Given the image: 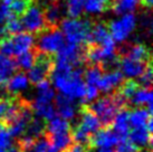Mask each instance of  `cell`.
I'll use <instances>...</instances> for the list:
<instances>
[{"instance_id":"14","label":"cell","mask_w":153,"mask_h":152,"mask_svg":"<svg viewBox=\"0 0 153 152\" xmlns=\"http://www.w3.org/2000/svg\"><path fill=\"white\" fill-rule=\"evenodd\" d=\"M91 39H92L91 45H96V46H107V45L115 44L110 31H108V28L103 22H97L96 25H94L92 27Z\"/></svg>"},{"instance_id":"49","label":"cell","mask_w":153,"mask_h":152,"mask_svg":"<svg viewBox=\"0 0 153 152\" xmlns=\"http://www.w3.org/2000/svg\"><path fill=\"white\" fill-rule=\"evenodd\" d=\"M0 25H1V24H0Z\"/></svg>"},{"instance_id":"22","label":"cell","mask_w":153,"mask_h":152,"mask_svg":"<svg viewBox=\"0 0 153 152\" xmlns=\"http://www.w3.org/2000/svg\"><path fill=\"white\" fill-rule=\"evenodd\" d=\"M37 95L35 97L36 102H44V103H53L55 100L56 93L51 89V83L47 80H44L42 82L37 83Z\"/></svg>"},{"instance_id":"38","label":"cell","mask_w":153,"mask_h":152,"mask_svg":"<svg viewBox=\"0 0 153 152\" xmlns=\"http://www.w3.org/2000/svg\"><path fill=\"white\" fill-rule=\"evenodd\" d=\"M13 136L9 134L7 129H0V152H8L11 145Z\"/></svg>"},{"instance_id":"6","label":"cell","mask_w":153,"mask_h":152,"mask_svg":"<svg viewBox=\"0 0 153 152\" xmlns=\"http://www.w3.org/2000/svg\"><path fill=\"white\" fill-rule=\"evenodd\" d=\"M22 28L29 34H40L49 28L45 20L44 10L38 4H29L22 18Z\"/></svg>"},{"instance_id":"23","label":"cell","mask_w":153,"mask_h":152,"mask_svg":"<svg viewBox=\"0 0 153 152\" xmlns=\"http://www.w3.org/2000/svg\"><path fill=\"white\" fill-rule=\"evenodd\" d=\"M125 56H128L140 62L151 63V51L143 44H136L128 47V49L125 51Z\"/></svg>"},{"instance_id":"47","label":"cell","mask_w":153,"mask_h":152,"mask_svg":"<svg viewBox=\"0 0 153 152\" xmlns=\"http://www.w3.org/2000/svg\"><path fill=\"white\" fill-rule=\"evenodd\" d=\"M8 152H20V151H19L18 147H11V148L8 150Z\"/></svg>"},{"instance_id":"7","label":"cell","mask_w":153,"mask_h":152,"mask_svg":"<svg viewBox=\"0 0 153 152\" xmlns=\"http://www.w3.org/2000/svg\"><path fill=\"white\" fill-rule=\"evenodd\" d=\"M136 27V18L133 13L122 15L120 19L111 21L108 25V31L114 42H123L128 39Z\"/></svg>"},{"instance_id":"12","label":"cell","mask_w":153,"mask_h":152,"mask_svg":"<svg viewBox=\"0 0 153 152\" xmlns=\"http://www.w3.org/2000/svg\"><path fill=\"white\" fill-rule=\"evenodd\" d=\"M122 83H123V74L117 69H115L102 74L98 83L96 84V87L103 93H110L115 89H117Z\"/></svg>"},{"instance_id":"21","label":"cell","mask_w":153,"mask_h":152,"mask_svg":"<svg viewBox=\"0 0 153 152\" xmlns=\"http://www.w3.org/2000/svg\"><path fill=\"white\" fill-rule=\"evenodd\" d=\"M31 110L39 118H44L49 121L54 118L57 115L56 109L53 103H44V102H36L34 101L31 104Z\"/></svg>"},{"instance_id":"37","label":"cell","mask_w":153,"mask_h":152,"mask_svg":"<svg viewBox=\"0 0 153 152\" xmlns=\"http://www.w3.org/2000/svg\"><path fill=\"white\" fill-rule=\"evenodd\" d=\"M29 4V0H13V2L9 4V8L13 16H20L25 13Z\"/></svg>"},{"instance_id":"31","label":"cell","mask_w":153,"mask_h":152,"mask_svg":"<svg viewBox=\"0 0 153 152\" xmlns=\"http://www.w3.org/2000/svg\"><path fill=\"white\" fill-rule=\"evenodd\" d=\"M139 89V84L136 83L135 80H133L130 78L126 82H123L122 84L119 86V92L116 93L119 94L121 97H123L125 101L128 102L131 100V97L133 96V94L135 93V91Z\"/></svg>"},{"instance_id":"8","label":"cell","mask_w":153,"mask_h":152,"mask_svg":"<svg viewBox=\"0 0 153 152\" xmlns=\"http://www.w3.org/2000/svg\"><path fill=\"white\" fill-rule=\"evenodd\" d=\"M54 66V59L51 55H46L43 53L36 54V60L33 67L28 69V80L29 83L37 84L44 80H47V77L51 75V72Z\"/></svg>"},{"instance_id":"40","label":"cell","mask_w":153,"mask_h":152,"mask_svg":"<svg viewBox=\"0 0 153 152\" xmlns=\"http://www.w3.org/2000/svg\"><path fill=\"white\" fill-rule=\"evenodd\" d=\"M140 80L137 84L142 85L143 87H150L152 84V67H151V64H150L148 67L144 69V72L142 73L140 76Z\"/></svg>"},{"instance_id":"20","label":"cell","mask_w":153,"mask_h":152,"mask_svg":"<svg viewBox=\"0 0 153 152\" xmlns=\"http://www.w3.org/2000/svg\"><path fill=\"white\" fill-rule=\"evenodd\" d=\"M63 13H64L63 7L59 4L55 2V0L49 4H47L46 9L44 10V16H45V20L49 28L56 27L62 21Z\"/></svg>"},{"instance_id":"41","label":"cell","mask_w":153,"mask_h":152,"mask_svg":"<svg viewBox=\"0 0 153 152\" xmlns=\"http://www.w3.org/2000/svg\"><path fill=\"white\" fill-rule=\"evenodd\" d=\"M100 91L95 85H86L85 95H84V101L85 102H93L98 97Z\"/></svg>"},{"instance_id":"25","label":"cell","mask_w":153,"mask_h":152,"mask_svg":"<svg viewBox=\"0 0 153 152\" xmlns=\"http://www.w3.org/2000/svg\"><path fill=\"white\" fill-rule=\"evenodd\" d=\"M71 132V124L67 120L63 118H57L55 116L48 121V124L46 125V131L45 134L53 135V134H59V133H66Z\"/></svg>"},{"instance_id":"27","label":"cell","mask_w":153,"mask_h":152,"mask_svg":"<svg viewBox=\"0 0 153 152\" xmlns=\"http://www.w3.org/2000/svg\"><path fill=\"white\" fill-rule=\"evenodd\" d=\"M140 4V0H112L111 9L115 15H125L134 11Z\"/></svg>"},{"instance_id":"9","label":"cell","mask_w":153,"mask_h":152,"mask_svg":"<svg viewBox=\"0 0 153 152\" xmlns=\"http://www.w3.org/2000/svg\"><path fill=\"white\" fill-rule=\"evenodd\" d=\"M84 60H85V56L81 46L68 44V45H64L63 48L57 53L54 63L63 64L72 68H76L81 67Z\"/></svg>"},{"instance_id":"33","label":"cell","mask_w":153,"mask_h":152,"mask_svg":"<svg viewBox=\"0 0 153 152\" xmlns=\"http://www.w3.org/2000/svg\"><path fill=\"white\" fill-rule=\"evenodd\" d=\"M103 74V67L100 65H92L85 72V80L87 85H95L98 83Z\"/></svg>"},{"instance_id":"34","label":"cell","mask_w":153,"mask_h":152,"mask_svg":"<svg viewBox=\"0 0 153 152\" xmlns=\"http://www.w3.org/2000/svg\"><path fill=\"white\" fill-rule=\"evenodd\" d=\"M35 60H36V54L34 51H29L18 56L16 64L24 71H28V69L33 67V65L35 64Z\"/></svg>"},{"instance_id":"2","label":"cell","mask_w":153,"mask_h":152,"mask_svg":"<svg viewBox=\"0 0 153 152\" xmlns=\"http://www.w3.org/2000/svg\"><path fill=\"white\" fill-rule=\"evenodd\" d=\"M62 33L67 39L68 44L73 45H85L86 47L92 44L91 33H92V22L88 19L79 18H66L60 21Z\"/></svg>"},{"instance_id":"46","label":"cell","mask_w":153,"mask_h":152,"mask_svg":"<svg viewBox=\"0 0 153 152\" xmlns=\"http://www.w3.org/2000/svg\"><path fill=\"white\" fill-rule=\"evenodd\" d=\"M13 1V0H0V4H7V6H9Z\"/></svg>"},{"instance_id":"45","label":"cell","mask_w":153,"mask_h":152,"mask_svg":"<svg viewBox=\"0 0 153 152\" xmlns=\"http://www.w3.org/2000/svg\"><path fill=\"white\" fill-rule=\"evenodd\" d=\"M94 152H114L112 151V149H106V148H96V150Z\"/></svg>"},{"instance_id":"13","label":"cell","mask_w":153,"mask_h":152,"mask_svg":"<svg viewBox=\"0 0 153 152\" xmlns=\"http://www.w3.org/2000/svg\"><path fill=\"white\" fill-rule=\"evenodd\" d=\"M55 109L60 118H65L67 121L73 120L76 116L77 107L75 102L62 94L55 96Z\"/></svg>"},{"instance_id":"4","label":"cell","mask_w":153,"mask_h":152,"mask_svg":"<svg viewBox=\"0 0 153 152\" xmlns=\"http://www.w3.org/2000/svg\"><path fill=\"white\" fill-rule=\"evenodd\" d=\"M79 113H81V120L76 127L73 130V133L71 135L73 141H75L76 143L88 147L91 136L97 130H100L102 124L95 113L87 105L82 106Z\"/></svg>"},{"instance_id":"5","label":"cell","mask_w":153,"mask_h":152,"mask_svg":"<svg viewBox=\"0 0 153 152\" xmlns=\"http://www.w3.org/2000/svg\"><path fill=\"white\" fill-rule=\"evenodd\" d=\"M65 45V38L63 33L55 27L47 28L40 33V36L37 42L39 53L46 55H54L63 48Z\"/></svg>"},{"instance_id":"48","label":"cell","mask_w":153,"mask_h":152,"mask_svg":"<svg viewBox=\"0 0 153 152\" xmlns=\"http://www.w3.org/2000/svg\"><path fill=\"white\" fill-rule=\"evenodd\" d=\"M140 152H150V150H142V151Z\"/></svg>"},{"instance_id":"28","label":"cell","mask_w":153,"mask_h":152,"mask_svg":"<svg viewBox=\"0 0 153 152\" xmlns=\"http://www.w3.org/2000/svg\"><path fill=\"white\" fill-rule=\"evenodd\" d=\"M17 67V64L15 60L0 54V84L4 83L10 76L13 75Z\"/></svg>"},{"instance_id":"10","label":"cell","mask_w":153,"mask_h":152,"mask_svg":"<svg viewBox=\"0 0 153 152\" xmlns=\"http://www.w3.org/2000/svg\"><path fill=\"white\" fill-rule=\"evenodd\" d=\"M122 140L113 129H110L108 127H105V129L97 130L95 134L91 136L88 147L89 149L93 148H106L111 149L115 147Z\"/></svg>"},{"instance_id":"17","label":"cell","mask_w":153,"mask_h":152,"mask_svg":"<svg viewBox=\"0 0 153 152\" xmlns=\"http://www.w3.org/2000/svg\"><path fill=\"white\" fill-rule=\"evenodd\" d=\"M49 142V152H63L72 144L73 139L69 132L47 135Z\"/></svg>"},{"instance_id":"39","label":"cell","mask_w":153,"mask_h":152,"mask_svg":"<svg viewBox=\"0 0 153 152\" xmlns=\"http://www.w3.org/2000/svg\"><path fill=\"white\" fill-rule=\"evenodd\" d=\"M115 147L116 149L114 152H136L137 150V147H135L130 140L126 139H122Z\"/></svg>"},{"instance_id":"32","label":"cell","mask_w":153,"mask_h":152,"mask_svg":"<svg viewBox=\"0 0 153 152\" xmlns=\"http://www.w3.org/2000/svg\"><path fill=\"white\" fill-rule=\"evenodd\" d=\"M19 149V148H18ZM20 152H49V142L47 136H40L36 139L31 144L24 149H19Z\"/></svg>"},{"instance_id":"44","label":"cell","mask_w":153,"mask_h":152,"mask_svg":"<svg viewBox=\"0 0 153 152\" xmlns=\"http://www.w3.org/2000/svg\"><path fill=\"white\" fill-rule=\"evenodd\" d=\"M140 4L144 7V8H148L150 9L152 7V4H153V0H140Z\"/></svg>"},{"instance_id":"11","label":"cell","mask_w":153,"mask_h":152,"mask_svg":"<svg viewBox=\"0 0 153 152\" xmlns=\"http://www.w3.org/2000/svg\"><path fill=\"white\" fill-rule=\"evenodd\" d=\"M119 65L121 67V73L123 76H126L128 78H135L144 72V69L149 66L151 63H144V62H140L133 59L128 56H122L119 58Z\"/></svg>"},{"instance_id":"1","label":"cell","mask_w":153,"mask_h":152,"mask_svg":"<svg viewBox=\"0 0 153 152\" xmlns=\"http://www.w3.org/2000/svg\"><path fill=\"white\" fill-rule=\"evenodd\" d=\"M53 85L62 95L73 101L84 100L86 84L83 80L81 67L72 68L67 65L54 63L51 72Z\"/></svg>"},{"instance_id":"35","label":"cell","mask_w":153,"mask_h":152,"mask_svg":"<svg viewBox=\"0 0 153 152\" xmlns=\"http://www.w3.org/2000/svg\"><path fill=\"white\" fill-rule=\"evenodd\" d=\"M84 1L85 0H68L66 11L69 18H78L84 11Z\"/></svg>"},{"instance_id":"18","label":"cell","mask_w":153,"mask_h":152,"mask_svg":"<svg viewBox=\"0 0 153 152\" xmlns=\"http://www.w3.org/2000/svg\"><path fill=\"white\" fill-rule=\"evenodd\" d=\"M6 82H7L6 83V89L10 94H13V95L25 91L29 86V80H28L27 75H25L24 73H18V74L11 75Z\"/></svg>"},{"instance_id":"3","label":"cell","mask_w":153,"mask_h":152,"mask_svg":"<svg viewBox=\"0 0 153 152\" xmlns=\"http://www.w3.org/2000/svg\"><path fill=\"white\" fill-rule=\"evenodd\" d=\"M126 103L128 102L123 97H121L117 93H114L110 96L97 98L88 107L95 113L102 125L110 127L113 122L115 114L121 109L126 107Z\"/></svg>"},{"instance_id":"16","label":"cell","mask_w":153,"mask_h":152,"mask_svg":"<svg viewBox=\"0 0 153 152\" xmlns=\"http://www.w3.org/2000/svg\"><path fill=\"white\" fill-rule=\"evenodd\" d=\"M128 115L130 112L126 110V107L121 109V110L115 114L113 122L111 125H113V130H114L117 134L122 138V139H126L130 132V121H128Z\"/></svg>"},{"instance_id":"26","label":"cell","mask_w":153,"mask_h":152,"mask_svg":"<svg viewBox=\"0 0 153 152\" xmlns=\"http://www.w3.org/2000/svg\"><path fill=\"white\" fill-rule=\"evenodd\" d=\"M130 103L132 105L136 106H144L148 105V109L152 110V92L150 87H143L137 89L135 93L130 100Z\"/></svg>"},{"instance_id":"15","label":"cell","mask_w":153,"mask_h":152,"mask_svg":"<svg viewBox=\"0 0 153 152\" xmlns=\"http://www.w3.org/2000/svg\"><path fill=\"white\" fill-rule=\"evenodd\" d=\"M11 44L13 48V55L19 56L20 54H24L26 51H31L34 47L35 38L31 34H25V33H19V34L10 36Z\"/></svg>"},{"instance_id":"24","label":"cell","mask_w":153,"mask_h":152,"mask_svg":"<svg viewBox=\"0 0 153 152\" xmlns=\"http://www.w3.org/2000/svg\"><path fill=\"white\" fill-rule=\"evenodd\" d=\"M151 111L150 109H136L133 112L130 113L128 115V121H130V125L133 127H146V124L149 122L150 118H152L151 115Z\"/></svg>"},{"instance_id":"36","label":"cell","mask_w":153,"mask_h":152,"mask_svg":"<svg viewBox=\"0 0 153 152\" xmlns=\"http://www.w3.org/2000/svg\"><path fill=\"white\" fill-rule=\"evenodd\" d=\"M4 22H6L4 29H6V31H7V34L16 35V34L22 33V30H24L22 25V21L19 20L18 18H16V16H13V17L8 18Z\"/></svg>"},{"instance_id":"30","label":"cell","mask_w":153,"mask_h":152,"mask_svg":"<svg viewBox=\"0 0 153 152\" xmlns=\"http://www.w3.org/2000/svg\"><path fill=\"white\" fill-rule=\"evenodd\" d=\"M110 7V0H85L84 10L91 15H100Z\"/></svg>"},{"instance_id":"19","label":"cell","mask_w":153,"mask_h":152,"mask_svg":"<svg viewBox=\"0 0 153 152\" xmlns=\"http://www.w3.org/2000/svg\"><path fill=\"white\" fill-rule=\"evenodd\" d=\"M130 134V141L134 144L135 147H150L151 141H152V132H150L146 127H133L131 132H128Z\"/></svg>"},{"instance_id":"42","label":"cell","mask_w":153,"mask_h":152,"mask_svg":"<svg viewBox=\"0 0 153 152\" xmlns=\"http://www.w3.org/2000/svg\"><path fill=\"white\" fill-rule=\"evenodd\" d=\"M63 152H89V148L83 144H71L66 150H64Z\"/></svg>"},{"instance_id":"29","label":"cell","mask_w":153,"mask_h":152,"mask_svg":"<svg viewBox=\"0 0 153 152\" xmlns=\"http://www.w3.org/2000/svg\"><path fill=\"white\" fill-rule=\"evenodd\" d=\"M45 131H46V125L40 118H31V121L28 123L27 129L22 135L36 140L45 134Z\"/></svg>"},{"instance_id":"43","label":"cell","mask_w":153,"mask_h":152,"mask_svg":"<svg viewBox=\"0 0 153 152\" xmlns=\"http://www.w3.org/2000/svg\"><path fill=\"white\" fill-rule=\"evenodd\" d=\"M9 102H10V97L8 98H0V124H1V120L4 116V113L8 109Z\"/></svg>"}]
</instances>
